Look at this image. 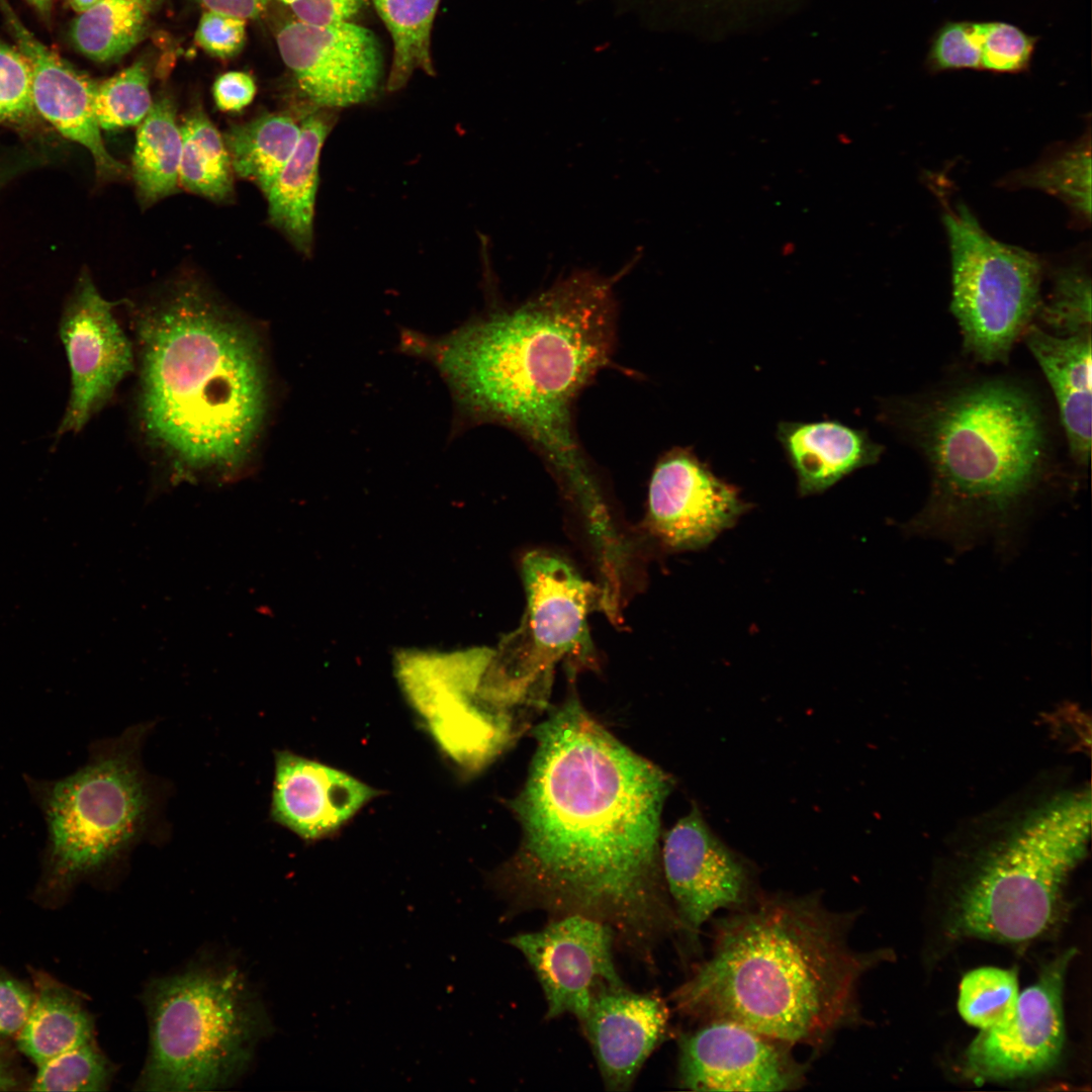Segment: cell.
Segmentation results:
<instances>
[{
    "mask_svg": "<svg viewBox=\"0 0 1092 1092\" xmlns=\"http://www.w3.org/2000/svg\"><path fill=\"white\" fill-rule=\"evenodd\" d=\"M522 828L494 888L513 910L585 915L647 959L679 932L658 838L671 778L611 735L571 697L535 729Z\"/></svg>",
    "mask_w": 1092,
    "mask_h": 1092,
    "instance_id": "obj_1",
    "label": "cell"
},
{
    "mask_svg": "<svg viewBox=\"0 0 1092 1092\" xmlns=\"http://www.w3.org/2000/svg\"><path fill=\"white\" fill-rule=\"evenodd\" d=\"M616 317L611 282L580 272L444 335L403 329L397 348L431 364L446 383L452 434L487 423L516 431L588 513L603 498L574 433L572 406L610 362Z\"/></svg>",
    "mask_w": 1092,
    "mask_h": 1092,
    "instance_id": "obj_2",
    "label": "cell"
},
{
    "mask_svg": "<svg viewBox=\"0 0 1092 1092\" xmlns=\"http://www.w3.org/2000/svg\"><path fill=\"white\" fill-rule=\"evenodd\" d=\"M139 418L169 482L229 483L249 468L269 407L256 331L196 281L136 316Z\"/></svg>",
    "mask_w": 1092,
    "mask_h": 1092,
    "instance_id": "obj_3",
    "label": "cell"
},
{
    "mask_svg": "<svg viewBox=\"0 0 1092 1092\" xmlns=\"http://www.w3.org/2000/svg\"><path fill=\"white\" fill-rule=\"evenodd\" d=\"M852 923L816 894H755L716 920L711 954L671 1000L703 1022L733 1021L790 1045L823 1048L860 1021L859 982L893 956L852 948Z\"/></svg>",
    "mask_w": 1092,
    "mask_h": 1092,
    "instance_id": "obj_4",
    "label": "cell"
},
{
    "mask_svg": "<svg viewBox=\"0 0 1092 1092\" xmlns=\"http://www.w3.org/2000/svg\"><path fill=\"white\" fill-rule=\"evenodd\" d=\"M908 428L931 474L915 531L963 537L1005 524L1042 480L1050 438L1042 407L1017 382L986 379L918 403Z\"/></svg>",
    "mask_w": 1092,
    "mask_h": 1092,
    "instance_id": "obj_5",
    "label": "cell"
},
{
    "mask_svg": "<svg viewBox=\"0 0 1092 1092\" xmlns=\"http://www.w3.org/2000/svg\"><path fill=\"white\" fill-rule=\"evenodd\" d=\"M1089 789L1061 794L1032 811L983 861L958 896L956 937L1023 943L1053 930L1064 888L1090 836Z\"/></svg>",
    "mask_w": 1092,
    "mask_h": 1092,
    "instance_id": "obj_6",
    "label": "cell"
},
{
    "mask_svg": "<svg viewBox=\"0 0 1092 1092\" xmlns=\"http://www.w3.org/2000/svg\"><path fill=\"white\" fill-rule=\"evenodd\" d=\"M152 727L141 723L91 746L85 764L58 780L25 778L47 827L48 891L113 864L154 824L160 793L143 766L141 750Z\"/></svg>",
    "mask_w": 1092,
    "mask_h": 1092,
    "instance_id": "obj_7",
    "label": "cell"
},
{
    "mask_svg": "<svg viewBox=\"0 0 1092 1092\" xmlns=\"http://www.w3.org/2000/svg\"><path fill=\"white\" fill-rule=\"evenodd\" d=\"M145 1003L150 1050L139 1090L223 1087L249 1067L272 1028L263 1004L235 968L200 966L155 980Z\"/></svg>",
    "mask_w": 1092,
    "mask_h": 1092,
    "instance_id": "obj_8",
    "label": "cell"
},
{
    "mask_svg": "<svg viewBox=\"0 0 1092 1092\" xmlns=\"http://www.w3.org/2000/svg\"><path fill=\"white\" fill-rule=\"evenodd\" d=\"M951 255L950 308L965 348L979 361L1004 362L1040 304L1041 263L993 239L964 204L943 214Z\"/></svg>",
    "mask_w": 1092,
    "mask_h": 1092,
    "instance_id": "obj_9",
    "label": "cell"
},
{
    "mask_svg": "<svg viewBox=\"0 0 1092 1092\" xmlns=\"http://www.w3.org/2000/svg\"><path fill=\"white\" fill-rule=\"evenodd\" d=\"M521 575L526 610L519 627L492 650L487 669L518 700L540 704L554 665L562 659L592 663L595 648L587 616L603 592L562 557L544 550L525 555Z\"/></svg>",
    "mask_w": 1092,
    "mask_h": 1092,
    "instance_id": "obj_10",
    "label": "cell"
},
{
    "mask_svg": "<svg viewBox=\"0 0 1092 1092\" xmlns=\"http://www.w3.org/2000/svg\"><path fill=\"white\" fill-rule=\"evenodd\" d=\"M490 655L489 648H472L396 656V676L410 704L439 747L467 771L486 765L515 735V725L477 694Z\"/></svg>",
    "mask_w": 1092,
    "mask_h": 1092,
    "instance_id": "obj_11",
    "label": "cell"
},
{
    "mask_svg": "<svg viewBox=\"0 0 1092 1092\" xmlns=\"http://www.w3.org/2000/svg\"><path fill=\"white\" fill-rule=\"evenodd\" d=\"M660 857L679 934L693 949L717 911L755 896L751 867L710 829L697 806L665 833Z\"/></svg>",
    "mask_w": 1092,
    "mask_h": 1092,
    "instance_id": "obj_12",
    "label": "cell"
},
{
    "mask_svg": "<svg viewBox=\"0 0 1092 1092\" xmlns=\"http://www.w3.org/2000/svg\"><path fill=\"white\" fill-rule=\"evenodd\" d=\"M1075 956L1074 948L1057 956L1036 982L1019 993L1006 1021L980 1031L965 1053V1076L975 1081L1012 1080L1042 1073L1056 1064L1065 1040V979Z\"/></svg>",
    "mask_w": 1092,
    "mask_h": 1092,
    "instance_id": "obj_13",
    "label": "cell"
},
{
    "mask_svg": "<svg viewBox=\"0 0 1092 1092\" xmlns=\"http://www.w3.org/2000/svg\"><path fill=\"white\" fill-rule=\"evenodd\" d=\"M616 934L607 923L580 914L553 917L542 929L511 936L534 971L546 1000V1018H584L595 993L624 984L614 961Z\"/></svg>",
    "mask_w": 1092,
    "mask_h": 1092,
    "instance_id": "obj_14",
    "label": "cell"
},
{
    "mask_svg": "<svg viewBox=\"0 0 1092 1092\" xmlns=\"http://www.w3.org/2000/svg\"><path fill=\"white\" fill-rule=\"evenodd\" d=\"M113 305L84 274L64 308L59 334L70 366L71 393L58 438L80 432L134 368L131 343L114 317Z\"/></svg>",
    "mask_w": 1092,
    "mask_h": 1092,
    "instance_id": "obj_15",
    "label": "cell"
},
{
    "mask_svg": "<svg viewBox=\"0 0 1092 1092\" xmlns=\"http://www.w3.org/2000/svg\"><path fill=\"white\" fill-rule=\"evenodd\" d=\"M792 1045L733 1021L711 1020L678 1041L677 1084L693 1091H791L806 1083Z\"/></svg>",
    "mask_w": 1092,
    "mask_h": 1092,
    "instance_id": "obj_16",
    "label": "cell"
},
{
    "mask_svg": "<svg viewBox=\"0 0 1092 1092\" xmlns=\"http://www.w3.org/2000/svg\"><path fill=\"white\" fill-rule=\"evenodd\" d=\"M277 44L299 89L315 105H356L371 99L379 87V41L373 31L352 21L312 24L293 19L279 29Z\"/></svg>",
    "mask_w": 1092,
    "mask_h": 1092,
    "instance_id": "obj_17",
    "label": "cell"
},
{
    "mask_svg": "<svg viewBox=\"0 0 1092 1092\" xmlns=\"http://www.w3.org/2000/svg\"><path fill=\"white\" fill-rule=\"evenodd\" d=\"M747 506L738 490L688 447L657 460L648 488V527L671 550H698L732 527Z\"/></svg>",
    "mask_w": 1092,
    "mask_h": 1092,
    "instance_id": "obj_18",
    "label": "cell"
},
{
    "mask_svg": "<svg viewBox=\"0 0 1092 1092\" xmlns=\"http://www.w3.org/2000/svg\"><path fill=\"white\" fill-rule=\"evenodd\" d=\"M609 1091H628L669 1030V1009L655 993H638L624 984L594 995L579 1022Z\"/></svg>",
    "mask_w": 1092,
    "mask_h": 1092,
    "instance_id": "obj_19",
    "label": "cell"
},
{
    "mask_svg": "<svg viewBox=\"0 0 1092 1092\" xmlns=\"http://www.w3.org/2000/svg\"><path fill=\"white\" fill-rule=\"evenodd\" d=\"M0 8L27 60L36 113L64 138L84 147L92 156L97 177L113 180L126 175L127 168L106 149L95 109L97 82L81 73L38 40L22 25L5 0Z\"/></svg>",
    "mask_w": 1092,
    "mask_h": 1092,
    "instance_id": "obj_20",
    "label": "cell"
},
{
    "mask_svg": "<svg viewBox=\"0 0 1092 1092\" xmlns=\"http://www.w3.org/2000/svg\"><path fill=\"white\" fill-rule=\"evenodd\" d=\"M380 791L288 750L274 752L270 818L306 841L337 832Z\"/></svg>",
    "mask_w": 1092,
    "mask_h": 1092,
    "instance_id": "obj_21",
    "label": "cell"
},
{
    "mask_svg": "<svg viewBox=\"0 0 1092 1092\" xmlns=\"http://www.w3.org/2000/svg\"><path fill=\"white\" fill-rule=\"evenodd\" d=\"M1023 336L1054 391L1070 455L1085 466L1091 453V332L1057 336L1030 325Z\"/></svg>",
    "mask_w": 1092,
    "mask_h": 1092,
    "instance_id": "obj_22",
    "label": "cell"
},
{
    "mask_svg": "<svg viewBox=\"0 0 1092 1092\" xmlns=\"http://www.w3.org/2000/svg\"><path fill=\"white\" fill-rule=\"evenodd\" d=\"M777 438L795 470L801 495L823 492L852 471L876 463L883 452L866 431L836 421L782 422Z\"/></svg>",
    "mask_w": 1092,
    "mask_h": 1092,
    "instance_id": "obj_23",
    "label": "cell"
},
{
    "mask_svg": "<svg viewBox=\"0 0 1092 1092\" xmlns=\"http://www.w3.org/2000/svg\"><path fill=\"white\" fill-rule=\"evenodd\" d=\"M300 124L296 148L265 195L270 222L307 256L313 243L320 154L331 121L323 114H311Z\"/></svg>",
    "mask_w": 1092,
    "mask_h": 1092,
    "instance_id": "obj_24",
    "label": "cell"
},
{
    "mask_svg": "<svg viewBox=\"0 0 1092 1092\" xmlns=\"http://www.w3.org/2000/svg\"><path fill=\"white\" fill-rule=\"evenodd\" d=\"M34 1000L17 1033L18 1049L37 1066L93 1041V1021L80 998L50 976H34Z\"/></svg>",
    "mask_w": 1092,
    "mask_h": 1092,
    "instance_id": "obj_25",
    "label": "cell"
},
{
    "mask_svg": "<svg viewBox=\"0 0 1092 1092\" xmlns=\"http://www.w3.org/2000/svg\"><path fill=\"white\" fill-rule=\"evenodd\" d=\"M181 149L174 102L160 97L139 124L132 155L131 175L144 206L177 191Z\"/></svg>",
    "mask_w": 1092,
    "mask_h": 1092,
    "instance_id": "obj_26",
    "label": "cell"
},
{
    "mask_svg": "<svg viewBox=\"0 0 1092 1092\" xmlns=\"http://www.w3.org/2000/svg\"><path fill=\"white\" fill-rule=\"evenodd\" d=\"M301 124L283 113H265L233 125L223 135L234 173L266 193L296 148Z\"/></svg>",
    "mask_w": 1092,
    "mask_h": 1092,
    "instance_id": "obj_27",
    "label": "cell"
},
{
    "mask_svg": "<svg viewBox=\"0 0 1092 1092\" xmlns=\"http://www.w3.org/2000/svg\"><path fill=\"white\" fill-rule=\"evenodd\" d=\"M179 183L190 192L216 202L234 195V170L218 129L200 109L191 110L181 126Z\"/></svg>",
    "mask_w": 1092,
    "mask_h": 1092,
    "instance_id": "obj_28",
    "label": "cell"
},
{
    "mask_svg": "<svg viewBox=\"0 0 1092 1092\" xmlns=\"http://www.w3.org/2000/svg\"><path fill=\"white\" fill-rule=\"evenodd\" d=\"M440 0H373L393 43L387 88L400 89L412 75L422 70L433 75L430 41L433 20Z\"/></svg>",
    "mask_w": 1092,
    "mask_h": 1092,
    "instance_id": "obj_29",
    "label": "cell"
},
{
    "mask_svg": "<svg viewBox=\"0 0 1092 1092\" xmlns=\"http://www.w3.org/2000/svg\"><path fill=\"white\" fill-rule=\"evenodd\" d=\"M149 12L132 0H102L73 21L71 40L90 60L114 61L141 40Z\"/></svg>",
    "mask_w": 1092,
    "mask_h": 1092,
    "instance_id": "obj_30",
    "label": "cell"
},
{
    "mask_svg": "<svg viewBox=\"0 0 1092 1092\" xmlns=\"http://www.w3.org/2000/svg\"><path fill=\"white\" fill-rule=\"evenodd\" d=\"M1013 185L1040 189L1066 202L1082 220L1091 217L1090 138L1051 157L1013 179Z\"/></svg>",
    "mask_w": 1092,
    "mask_h": 1092,
    "instance_id": "obj_31",
    "label": "cell"
},
{
    "mask_svg": "<svg viewBox=\"0 0 1092 1092\" xmlns=\"http://www.w3.org/2000/svg\"><path fill=\"white\" fill-rule=\"evenodd\" d=\"M1018 988L1013 970L983 967L970 971L960 984L959 1012L967 1023L981 1030L997 1026L1014 1012Z\"/></svg>",
    "mask_w": 1092,
    "mask_h": 1092,
    "instance_id": "obj_32",
    "label": "cell"
},
{
    "mask_svg": "<svg viewBox=\"0 0 1092 1092\" xmlns=\"http://www.w3.org/2000/svg\"><path fill=\"white\" fill-rule=\"evenodd\" d=\"M1035 316L1057 336L1091 332V278L1083 265L1073 263L1054 272L1049 298L1040 301Z\"/></svg>",
    "mask_w": 1092,
    "mask_h": 1092,
    "instance_id": "obj_33",
    "label": "cell"
},
{
    "mask_svg": "<svg viewBox=\"0 0 1092 1092\" xmlns=\"http://www.w3.org/2000/svg\"><path fill=\"white\" fill-rule=\"evenodd\" d=\"M153 101L146 65L135 62L98 83L94 95L95 114L101 129L136 125L149 113Z\"/></svg>",
    "mask_w": 1092,
    "mask_h": 1092,
    "instance_id": "obj_34",
    "label": "cell"
},
{
    "mask_svg": "<svg viewBox=\"0 0 1092 1092\" xmlns=\"http://www.w3.org/2000/svg\"><path fill=\"white\" fill-rule=\"evenodd\" d=\"M33 1091H101L113 1069L93 1041L62 1053L37 1066Z\"/></svg>",
    "mask_w": 1092,
    "mask_h": 1092,
    "instance_id": "obj_35",
    "label": "cell"
},
{
    "mask_svg": "<svg viewBox=\"0 0 1092 1092\" xmlns=\"http://www.w3.org/2000/svg\"><path fill=\"white\" fill-rule=\"evenodd\" d=\"M981 51V69L996 73H1018L1032 58L1035 38L1017 26L999 21L976 22Z\"/></svg>",
    "mask_w": 1092,
    "mask_h": 1092,
    "instance_id": "obj_36",
    "label": "cell"
},
{
    "mask_svg": "<svg viewBox=\"0 0 1092 1092\" xmlns=\"http://www.w3.org/2000/svg\"><path fill=\"white\" fill-rule=\"evenodd\" d=\"M34 113L29 64L18 49L0 41V124H23Z\"/></svg>",
    "mask_w": 1092,
    "mask_h": 1092,
    "instance_id": "obj_37",
    "label": "cell"
},
{
    "mask_svg": "<svg viewBox=\"0 0 1092 1092\" xmlns=\"http://www.w3.org/2000/svg\"><path fill=\"white\" fill-rule=\"evenodd\" d=\"M928 60L936 71L981 69L976 22L960 21L943 25L933 38Z\"/></svg>",
    "mask_w": 1092,
    "mask_h": 1092,
    "instance_id": "obj_38",
    "label": "cell"
},
{
    "mask_svg": "<svg viewBox=\"0 0 1092 1092\" xmlns=\"http://www.w3.org/2000/svg\"><path fill=\"white\" fill-rule=\"evenodd\" d=\"M196 43L220 59L236 56L246 41V20L215 10H205L195 31Z\"/></svg>",
    "mask_w": 1092,
    "mask_h": 1092,
    "instance_id": "obj_39",
    "label": "cell"
},
{
    "mask_svg": "<svg viewBox=\"0 0 1092 1092\" xmlns=\"http://www.w3.org/2000/svg\"><path fill=\"white\" fill-rule=\"evenodd\" d=\"M34 991L21 981L0 973V1036L18 1033L26 1022Z\"/></svg>",
    "mask_w": 1092,
    "mask_h": 1092,
    "instance_id": "obj_40",
    "label": "cell"
},
{
    "mask_svg": "<svg viewBox=\"0 0 1092 1092\" xmlns=\"http://www.w3.org/2000/svg\"><path fill=\"white\" fill-rule=\"evenodd\" d=\"M290 8L296 19L312 24L352 21L365 7L367 0H280Z\"/></svg>",
    "mask_w": 1092,
    "mask_h": 1092,
    "instance_id": "obj_41",
    "label": "cell"
},
{
    "mask_svg": "<svg viewBox=\"0 0 1092 1092\" xmlns=\"http://www.w3.org/2000/svg\"><path fill=\"white\" fill-rule=\"evenodd\" d=\"M256 91L252 76L240 71L221 74L212 86L215 105L224 112H239L247 107L253 101Z\"/></svg>",
    "mask_w": 1092,
    "mask_h": 1092,
    "instance_id": "obj_42",
    "label": "cell"
},
{
    "mask_svg": "<svg viewBox=\"0 0 1092 1092\" xmlns=\"http://www.w3.org/2000/svg\"><path fill=\"white\" fill-rule=\"evenodd\" d=\"M206 10H215L247 19L260 16L271 0H198Z\"/></svg>",
    "mask_w": 1092,
    "mask_h": 1092,
    "instance_id": "obj_43",
    "label": "cell"
},
{
    "mask_svg": "<svg viewBox=\"0 0 1092 1092\" xmlns=\"http://www.w3.org/2000/svg\"><path fill=\"white\" fill-rule=\"evenodd\" d=\"M19 1085V1079L9 1051L0 1045V1091H8Z\"/></svg>",
    "mask_w": 1092,
    "mask_h": 1092,
    "instance_id": "obj_44",
    "label": "cell"
},
{
    "mask_svg": "<svg viewBox=\"0 0 1092 1092\" xmlns=\"http://www.w3.org/2000/svg\"><path fill=\"white\" fill-rule=\"evenodd\" d=\"M15 176L14 168L4 160L0 159V189L8 183Z\"/></svg>",
    "mask_w": 1092,
    "mask_h": 1092,
    "instance_id": "obj_45",
    "label": "cell"
},
{
    "mask_svg": "<svg viewBox=\"0 0 1092 1092\" xmlns=\"http://www.w3.org/2000/svg\"><path fill=\"white\" fill-rule=\"evenodd\" d=\"M67 1H68L69 5L71 6V8L74 11H76L77 13L80 14V13H83V12L91 9L92 7H94L96 4H98L102 0H67Z\"/></svg>",
    "mask_w": 1092,
    "mask_h": 1092,
    "instance_id": "obj_46",
    "label": "cell"
},
{
    "mask_svg": "<svg viewBox=\"0 0 1092 1092\" xmlns=\"http://www.w3.org/2000/svg\"><path fill=\"white\" fill-rule=\"evenodd\" d=\"M39 13L48 15L52 9L54 0H25Z\"/></svg>",
    "mask_w": 1092,
    "mask_h": 1092,
    "instance_id": "obj_47",
    "label": "cell"
},
{
    "mask_svg": "<svg viewBox=\"0 0 1092 1092\" xmlns=\"http://www.w3.org/2000/svg\"><path fill=\"white\" fill-rule=\"evenodd\" d=\"M132 1H134V2H136V3H139V4H141L142 6H144L145 8H147V9H148V10L150 11V10H151L152 8H154V7H155V6H156V5H157V4H158V3H159V2L161 1V0H132Z\"/></svg>",
    "mask_w": 1092,
    "mask_h": 1092,
    "instance_id": "obj_48",
    "label": "cell"
}]
</instances>
